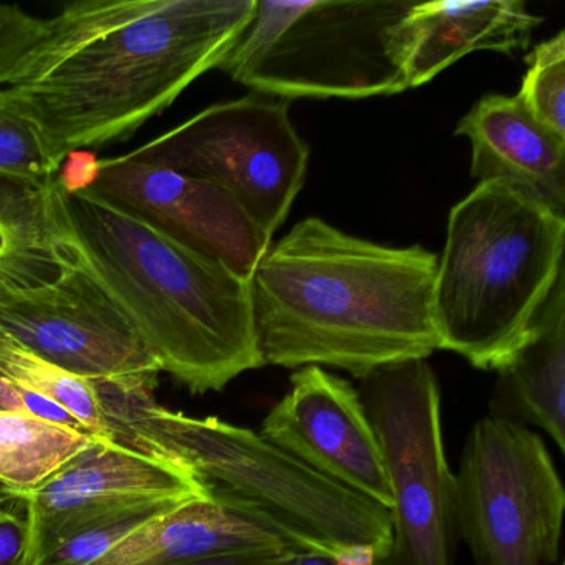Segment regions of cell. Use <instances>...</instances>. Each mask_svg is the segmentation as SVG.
Listing matches in <instances>:
<instances>
[{
    "label": "cell",
    "mask_w": 565,
    "mask_h": 565,
    "mask_svg": "<svg viewBox=\"0 0 565 565\" xmlns=\"http://www.w3.org/2000/svg\"><path fill=\"white\" fill-rule=\"evenodd\" d=\"M256 0H78L0 90L39 128L55 163L128 140L220 68Z\"/></svg>",
    "instance_id": "obj_1"
},
{
    "label": "cell",
    "mask_w": 565,
    "mask_h": 565,
    "mask_svg": "<svg viewBox=\"0 0 565 565\" xmlns=\"http://www.w3.org/2000/svg\"><path fill=\"white\" fill-rule=\"evenodd\" d=\"M438 256L390 247L307 217L267 249L249 279L264 365L333 366L363 380L439 350Z\"/></svg>",
    "instance_id": "obj_2"
},
{
    "label": "cell",
    "mask_w": 565,
    "mask_h": 565,
    "mask_svg": "<svg viewBox=\"0 0 565 565\" xmlns=\"http://www.w3.org/2000/svg\"><path fill=\"white\" fill-rule=\"evenodd\" d=\"M55 210L58 253L121 310L161 372L204 395L264 366L249 279L61 177Z\"/></svg>",
    "instance_id": "obj_3"
},
{
    "label": "cell",
    "mask_w": 565,
    "mask_h": 565,
    "mask_svg": "<svg viewBox=\"0 0 565 565\" xmlns=\"http://www.w3.org/2000/svg\"><path fill=\"white\" fill-rule=\"evenodd\" d=\"M108 436L190 472L207 498L273 525L307 551L333 555L392 541L390 511L313 471L259 433L171 412L153 390L95 382Z\"/></svg>",
    "instance_id": "obj_4"
},
{
    "label": "cell",
    "mask_w": 565,
    "mask_h": 565,
    "mask_svg": "<svg viewBox=\"0 0 565 565\" xmlns=\"http://www.w3.org/2000/svg\"><path fill=\"white\" fill-rule=\"evenodd\" d=\"M565 217L502 181H482L448 217L433 287L439 350L505 365L564 274Z\"/></svg>",
    "instance_id": "obj_5"
},
{
    "label": "cell",
    "mask_w": 565,
    "mask_h": 565,
    "mask_svg": "<svg viewBox=\"0 0 565 565\" xmlns=\"http://www.w3.org/2000/svg\"><path fill=\"white\" fill-rule=\"evenodd\" d=\"M408 0H256L253 19L220 65L254 94L369 98L408 90Z\"/></svg>",
    "instance_id": "obj_6"
},
{
    "label": "cell",
    "mask_w": 565,
    "mask_h": 565,
    "mask_svg": "<svg viewBox=\"0 0 565 565\" xmlns=\"http://www.w3.org/2000/svg\"><path fill=\"white\" fill-rule=\"evenodd\" d=\"M382 448L392 541L376 565H452L456 478L446 458L441 393L426 360L382 366L359 390Z\"/></svg>",
    "instance_id": "obj_7"
},
{
    "label": "cell",
    "mask_w": 565,
    "mask_h": 565,
    "mask_svg": "<svg viewBox=\"0 0 565 565\" xmlns=\"http://www.w3.org/2000/svg\"><path fill=\"white\" fill-rule=\"evenodd\" d=\"M456 529L475 565H554L565 491L544 439L527 426L486 416L462 449Z\"/></svg>",
    "instance_id": "obj_8"
},
{
    "label": "cell",
    "mask_w": 565,
    "mask_h": 565,
    "mask_svg": "<svg viewBox=\"0 0 565 565\" xmlns=\"http://www.w3.org/2000/svg\"><path fill=\"white\" fill-rule=\"evenodd\" d=\"M128 154L220 184L274 237L306 183L310 148L289 102L253 94L213 105Z\"/></svg>",
    "instance_id": "obj_9"
},
{
    "label": "cell",
    "mask_w": 565,
    "mask_h": 565,
    "mask_svg": "<svg viewBox=\"0 0 565 565\" xmlns=\"http://www.w3.org/2000/svg\"><path fill=\"white\" fill-rule=\"evenodd\" d=\"M58 177L244 279H250L273 243L220 184L130 154L104 160L82 154Z\"/></svg>",
    "instance_id": "obj_10"
},
{
    "label": "cell",
    "mask_w": 565,
    "mask_h": 565,
    "mask_svg": "<svg viewBox=\"0 0 565 565\" xmlns=\"http://www.w3.org/2000/svg\"><path fill=\"white\" fill-rule=\"evenodd\" d=\"M61 259L51 282L0 290V332L78 379L157 388L161 369L147 343L87 274Z\"/></svg>",
    "instance_id": "obj_11"
},
{
    "label": "cell",
    "mask_w": 565,
    "mask_h": 565,
    "mask_svg": "<svg viewBox=\"0 0 565 565\" xmlns=\"http://www.w3.org/2000/svg\"><path fill=\"white\" fill-rule=\"evenodd\" d=\"M260 436L319 475L392 508L382 448L359 390L322 366H302L273 406Z\"/></svg>",
    "instance_id": "obj_12"
},
{
    "label": "cell",
    "mask_w": 565,
    "mask_h": 565,
    "mask_svg": "<svg viewBox=\"0 0 565 565\" xmlns=\"http://www.w3.org/2000/svg\"><path fill=\"white\" fill-rule=\"evenodd\" d=\"M206 495L184 469L94 436L34 491L18 495L35 542L67 522L143 501H190Z\"/></svg>",
    "instance_id": "obj_13"
},
{
    "label": "cell",
    "mask_w": 565,
    "mask_h": 565,
    "mask_svg": "<svg viewBox=\"0 0 565 565\" xmlns=\"http://www.w3.org/2000/svg\"><path fill=\"white\" fill-rule=\"evenodd\" d=\"M471 143V174L502 181L565 217V138L535 121L515 97L484 95L456 127Z\"/></svg>",
    "instance_id": "obj_14"
},
{
    "label": "cell",
    "mask_w": 565,
    "mask_h": 565,
    "mask_svg": "<svg viewBox=\"0 0 565 565\" xmlns=\"http://www.w3.org/2000/svg\"><path fill=\"white\" fill-rule=\"evenodd\" d=\"M296 551L307 548L267 522L203 495L148 522L94 565H183L224 555Z\"/></svg>",
    "instance_id": "obj_15"
},
{
    "label": "cell",
    "mask_w": 565,
    "mask_h": 565,
    "mask_svg": "<svg viewBox=\"0 0 565 565\" xmlns=\"http://www.w3.org/2000/svg\"><path fill=\"white\" fill-rule=\"evenodd\" d=\"M541 24L522 0L416 2L405 22L406 84L422 87L476 51H525Z\"/></svg>",
    "instance_id": "obj_16"
},
{
    "label": "cell",
    "mask_w": 565,
    "mask_h": 565,
    "mask_svg": "<svg viewBox=\"0 0 565 565\" xmlns=\"http://www.w3.org/2000/svg\"><path fill=\"white\" fill-rule=\"evenodd\" d=\"M491 416L535 426L565 452V274L558 276L527 340L498 370Z\"/></svg>",
    "instance_id": "obj_17"
},
{
    "label": "cell",
    "mask_w": 565,
    "mask_h": 565,
    "mask_svg": "<svg viewBox=\"0 0 565 565\" xmlns=\"http://www.w3.org/2000/svg\"><path fill=\"white\" fill-rule=\"evenodd\" d=\"M55 178L0 177V280L8 290L42 286L61 273Z\"/></svg>",
    "instance_id": "obj_18"
},
{
    "label": "cell",
    "mask_w": 565,
    "mask_h": 565,
    "mask_svg": "<svg viewBox=\"0 0 565 565\" xmlns=\"http://www.w3.org/2000/svg\"><path fill=\"white\" fill-rule=\"evenodd\" d=\"M92 438L28 413L0 412V486L11 498L34 491Z\"/></svg>",
    "instance_id": "obj_19"
},
{
    "label": "cell",
    "mask_w": 565,
    "mask_h": 565,
    "mask_svg": "<svg viewBox=\"0 0 565 565\" xmlns=\"http://www.w3.org/2000/svg\"><path fill=\"white\" fill-rule=\"evenodd\" d=\"M186 501H143L67 522L35 542L31 565H94L138 529Z\"/></svg>",
    "instance_id": "obj_20"
},
{
    "label": "cell",
    "mask_w": 565,
    "mask_h": 565,
    "mask_svg": "<svg viewBox=\"0 0 565 565\" xmlns=\"http://www.w3.org/2000/svg\"><path fill=\"white\" fill-rule=\"evenodd\" d=\"M0 376L22 388L34 390L61 403L84 426L85 431L98 438H108L107 423L102 412L95 382L78 379L44 362L34 353L0 332Z\"/></svg>",
    "instance_id": "obj_21"
},
{
    "label": "cell",
    "mask_w": 565,
    "mask_h": 565,
    "mask_svg": "<svg viewBox=\"0 0 565 565\" xmlns=\"http://www.w3.org/2000/svg\"><path fill=\"white\" fill-rule=\"evenodd\" d=\"M525 64L527 72L515 98L535 121L565 138V32L539 44Z\"/></svg>",
    "instance_id": "obj_22"
},
{
    "label": "cell",
    "mask_w": 565,
    "mask_h": 565,
    "mask_svg": "<svg viewBox=\"0 0 565 565\" xmlns=\"http://www.w3.org/2000/svg\"><path fill=\"white\" fill-rule=\"evenodd\" d=\"M61 170L39 128L0 90V177L47 183Z\"/></svg>",
    "instance_id": "obj_23"
},
{
    "label": "cell",
    "mask_w": 565,
    "mask_h": 565,
    "mask_svg": "<svg viewBox=\"0 0 565 565\" xmlns=\"http://www.w3.org/2000/svg\"><path fill=\"white\" fill-rule=\"evenodd\" d=\"M47 31V19L14 4H0V88L8 84L29 52Z\"/></svg>",
    "instance_id": "obj_24"
},
{
    "label": "cell",
    "mask_w": 565,
    "mask_h": 565,
    "mask_svg": "<svg viewBox=\"0 0 565 565\" xmlns=\"http://www.w3.org/2000/svg\"><path fill=\"white\" fill-rule=\"evenodd\" d=\"M32 532L25 518L6 511L0 515V565H31Z\"/></svg>",
    "instance_id": "obj_25"
},
{
    "label": "cell",
    "mask_w": 565,
    "mask_h": 565,
    "mask_svg": "<svg viewBox=\"0 0 565 565\" xmlns=\"http://www.w3.org/2000/svg\"><path fill=\"white\" fill-rule=\"evenodd\" d=\"M22 403H24V412L42 422L52 423V425L65 426V428L78 429L85 431L84 426L75 419V416L67 408L55 402L51 396L44 393L34 392V390L22 388ZM87 433V431H85ZM90 435V433H88Z\"/></svg>",
    "instance_id": "obj_26"
},
{
    "label": "cell",
    "mask_w": 565,
    "mask_h": 565,
    "mask_svg": "<svg viewBox=\"0 0 565 565\" xmlns=\"http://www.w3.org/2000/svg\"><path fill=\"white\" fill-rule=\"evenodd\" d=\"M379 554L370 545H353L337 552L332 557V565H376Z\"/></svg>",
    "instance_id": "obj_27"
},
{
    "label": "cell",
    "mask_w": 565,
    "mask_h": 565,
    "mask_svg": "<svg viewBox=\"0 0 565 565\" xmlns=\"http://www.w3.org/2000/svg\"><path fill=\"white\" fill-rule=\"evenodd\" d=\"M264 565H332V557L320 552L296 551L277 555Z\"/></svg>",
    "instance_id": "obj_28"
},
{
    "label": "cell",
    "mask_w": 565,
    "mask_h": 565,
    "mask_svg": "<svg viewBox=\"0 0 565 565\" xmlns=\"http://www.w3.org/2000/svg\"><path fill=\"white\" fill-rule=\"evenodd\" d=\"M274 557L277 555H224V557L206 558V561L190 562V564L183 565H264Z\"/></svg>",
    "instance_id": "obj_29"
},
{
    "label": "cell",
    "mask_w": 565,
    "mask_h": 565,
    "mask_svg": "<svg viewBox=\"0 0 565 565\" xmlns=\"http://www.w3.org/2000/svg\"><path fill=\"white\" fill-rule=\"evenodd\" d=\"M0 290H8V289H6L4 284H2V280H0Z\"/></svg>",
    "instance_id": "obj_30"
},
{
    "label": "cell",
    "mask_w": 565,
    "mask_h": 565,
    "mask_svg": "<svg viewBox=\"0 0 565 565\" xmlns=\"http://www.w3.org/2000/svg\"><path fill=\"white\" fill-rule=\"evenodd\" d=\"M4 514H6L4 509L0 508V515H4Z\"/></svg>",
    "instance_id": "obj_31"
}]
</instances>
